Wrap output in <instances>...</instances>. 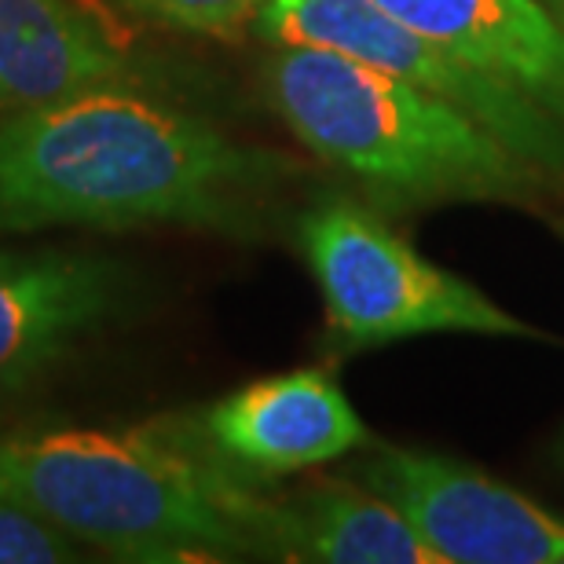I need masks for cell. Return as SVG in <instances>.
Segmentation results:
<instances>
[{
  "label": "cell",
  "instance_id": "cell-2",
  "mask_svg": "<svg viewBox=\"0 0 564 564\" xmlns=\"http://www.w3.org/2000/svg\"><path fill=\"white\" fill-rule=\"evenodd\" d=\"M0 499L121 557L272 554V502L158 433L48 429L0 440Z\"/></svg>",
  "mask_w": 564,
  "mask_h": 564
},
{
  "label": "cell",
  "instance_id": "cell-5",
  "mask_svg": "<svg viewBox=\"0 0 564 564\" xmlns=\"http://www.w3.org/2000/svg\"><path fill=\"white\" fill-rule=\"evenodd\" d=\"M272 44H312L400 77L480 121L564 191V118L480 74L444 44L411 30L378 0H264L253 19Z\"/></svg>",
  "mask_w": 564,
  "mask_h": 564
},
{
  "label": "cell",
  "instance_id": "cell-9",
  "mask_svg": "<svg viewBox=\"0 0 564 564\" xmlns=\"http://www.w3.org/2000/svg\"><path fill=\"white\" fill-rule=\"evenodd\" d=\"M480 74L564 118V22L543 0H378Z\"/></svg>",
  "mask_w": 564,
  "mask_h": 564
},
{
  "label": "cell",
  "instance_id": "cell-10",
  "mask_svg": "<svg viewBox=\"0 0 564 564\" xmlns=\"http://www.w3.org/2000/svg\"><path fill=\"white\" fill-rule=\"evenodd\" d=\"M126 55L70 0H0V115L118 85Z\"/></svg>",
  "mask_w": 564,
  "mask_h": 564
},
{
  "label": "cell",
  "instance_id": "cell-4",
  "mask_svg": "<svg viewBox=\"0 0 564 564\" xmlns=\"http://www.w3.org/2000/svg\"><path fill=\"white\" fill-rule=\"evenodd\" d=\"M301 250L319 282L326 323L348 348L422 334L543 337L473 282L429 264L356 202L330 198L304 213Z\"/></svg>",
  "mask_w": 564,
  "mask_h": 564
},
{
  "label": "cell",
  "instance_id": "cell-11",
  "mask_svg": "<svg viewBox=\"0 0 564 564\" xmlns=\"http://www.w3.org/2000/svg\"><path fill=\"white\" fill-rule=\"evenodd\" d=\"M272 554L330 564H440L389 499L352 484H315L272 502Z\"/></svg>",
  "mask_w": 564,
  "mask_h": 564
},
{
  "label": "cell",
  "instance_id": "cell-1",
  "mask_svg": "<svg viewBox=\"0 0 564 564\" xmlns=\"http://www.w3.org/2000/svg\"><path fill=\"white\" fill-rule=\"evenodd\" d=\"M290 169L195 115L96 85L0 121V235L63 224L239 228Z\"/></svg>",
  "mask_w": 564,
  "mask_h": 564
},
{
  "label": "cell",
  "instance_id": "cell-14",
  "mask_svg": "<svg viewBox=\"0 0 564 564\" xmlns=\"http://www.w3.org/2000/svg\"><path fill=\"white\" fill-rule=\"evenodd\" d=\"M543 4H546V8L554 11V15H557V19L564 22V0H543Z\"/></svg>",
  "mask_w": 564,
  "mask_h": 564
},
{
  "label": "cell",
  "instance_id": "cell-13",
  "mask_svg": "<svg viewBox=\"0 0 564 564\" xmlns=\"http://www.w3.org/2000/svg\"><path fill=\"white\" fill-rule=\"evenodd\" d=\"M129 8L195 33H235L257 19L264 0H126Z\"/></svg>",
  "mask_w": 564,
  "mask_h": 564
},
{
  "label": "cell",
  "instance_id": "cell-8",
  "mask_svg": "<svg viewBox=\"0 0 564 564\" xmlns=\"http://www.w3.org/2000/svg\"><path fill=\"white\" fill-rule=\"evenodd\" d=\"M121 268L88 253L0 246V386H19L118 308Z\"/></svg>",
  "mask_w": 564,
  "mask_h": 564
},
{
  "label": "cell",
  "instance_id": "cell-12",
  "mask_svg": "<svg viewBox=\"0 0 564 564\" xmlns=\"http://www.w3.org/2000/svg\"><path fill=\"white\" fill-rule=\"evenodd\" d=\"M74 535L44 521L19 502L0 499V564H55L74 561Z\"/></svg>",
  "mask_w": 564,
  "mask_h": 564
},
{
  "label": "cell",
  "instance_id": "cell-3",
  "mask_svg": "<svg viewBox=\"0 0 564 564\" xmlns=\"http://www.w3.org/2000/svg\"><path fill=\"white\" fill-rule=\"evenodd\" d=\"M264 82L293 137L389 206L564 195L480 121L341 52L275 44Z\"/></svg>",
  "mask_w": 564,
  "mask_h": 564
},
{
  "label": "cell",
  "instance_id": "cell-6",
  "mask_svg": "<svg viewBox=\"0 0 564 564\" xmlns=\"http://www.w3.org/2000/svg\"><path fill=\"white\" fill-rule=\"evenodd\" d=\"M359 484L397 506L440 564H564L561 517L455 458L378 447Z\"/></svg>",
  "mask_w": 564,
  "mask_h": 564
},
{
  "label": "cell",
  "instance_id": "cell-7",
  "mask_svg": "<svg viewBox=\"0 0 564 564\" xmlns=\"http://www.w3.org/2000/svg\"><path fill=\"white\" fill-rule=\"evenodd\" d=\"M206 436L228 466L279 477L356 451L367 444V425L334 378L290 370L224 397L206 414Z\"/></svg>",
  "mask_w": 564,
  "mask_h": 564
}]
</instances>
